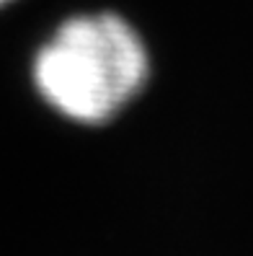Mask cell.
<instances>
[{"label":"cell","instance_id":"2","mask_svg":"<svg viewBox=\"0 0 253 256\" xmlns=\"http://www.w3.org/2000/svg\"><path fill=\"white\" fill-rule=\"evenodd\" d=\"M5 3H10V0H0V6H5Z\"/></svg>","mask_w":253,"mask_h":256},{"label":"cell","instance_id":"1","mask_svg":"<svg viewBox=\"0 0 253 256\" xmlns=\"http://www.w3.org/2000/svg\"><path fill=\"white\" fill-rule=\"evenodd\" d=\"M145 42L114 13L65 21L34 60V86L54 112L80 124L116 116L147 80Z\"/></svg>","mask_w":253,"mask_h":256}]
</instances>
